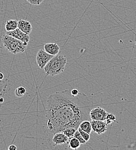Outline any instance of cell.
<instances>
[{"mask_svg":"<svg viewBox=\"0 0 136 150\" xmlns=\"http://www.w3.org/2000/svg\"><path fill=\"white\" fill-rule=\"evenodd\" d=\"M29 4L33 5H39L41 4L44 0H26Z\"/></svg>","mask_w":136,"mask_h":150,"instance_id":"obj_19","label":"cell"},{"mask_svg":"<svg viewBox=\"0 0 136 150\" xmlns=\"http://www.w3.org/2000/svg\"><path fill=\"white\" fill-rule=\"evenodd\" d=\"M90 122L93 131L98 134H101L107 131L108 125L107 124L105 121L91 120Z\"/></svg>","mask_w":136,"mask_h":150,"instance_id":"obj_7","label":"cell"},{"mask_svg":"<svg viewBox=\"0 0 136 150\" xmlns=\"http://www.w3.org/2000/svg\"><path fill=\"white\" fill-rule=\"evenodd\" d=\"M105 122L108 125H111L114 122H117V118L115 115L112 113H108L106 117Z\"/></svg>","mask_w":136,"mask_h":150,"instance_id":"obj_14","label":"cell"},{"mask_svg":"<svg viewBox=\"0 0 136 150\" xmlns=\"http://www.w3.org/2000/svg\"><path fill=\"white\" fill-rule=\"evenodd\" d=\"M79 127L83 131L86 132L89 134H90L92 133V132L93 131L91 122L89 120L83 121L80 124Z\"/></svg>","mask_w":136,"mask_h":150,"instance_id":"obj_12","label":"cell"},{"mask_svg":"<svg viewBox=\"0 0 136 150\" xmlns=\"http://www.w3.org/2000/svg\"><path fill=\"white\" fill-rule=\"evenodd\" d=\"M53 56L46 53L45 50L40 49L36 56V61L38 66L41 69H44L48 62L53 58Z\"/></svg>","mask_w":136,"mask_h":150,"instance_id":"obj_4","label":"cell"},{"mask_svg":"<svg viewBox=\"0 0 136 150\" xmlns=\"http://www.w3.org/2000/svg\"><path fill=\"white\" fill-rule=\"evenodd\" d=\"M26 93V88L23 87V86H20L18 87L15 91V93L16 96L18 97H22Z\"/></svg>","mask_w":136,"mask_h":150,"instance_id":"obj_16","label":"cell"},{"mask_svg":"<svg viewBox=\"0 0 136 150\" xmlns=\"http://www.w3.org/2000/svg\"><path fill=\"white\" fill-rule=\"evenodd\" d=\"M60 50V46L56 43H46L44 45V50L48 54L53 56L58 54Z\"/></svg>","mask_w":136,"mask_h":150,"instance_id":"obj_10","label":"cell"},{"mask_svg":"<svg viewBox=\"0 0 136 150\" xmlns=\"http://www.w3.org/2000/svg\"><path fill=\"white\" fill-rule=\"evenodd\" d=\"M74 137H75V138H77L78 140H79V141L80 142L81 144H86V140L83 138V137L82 136V135L80 134V132H79L78 129L75 132Z\"/></svg>","mask_w":136,"mask_h":150,"instance_id":"obj_18","label":"cell"},{"mask_svg":"<svg viewBox=\"0 0 136 150\" xmlns=\"http://www.w3.org/2000/svg\"><path fill=\"white\" fill-rule=\"evenodd\" d=\"M67 62V57L63 54H57L48 62L44 68L46 76H54L63 73Z\"/></svg>","mask_w":136,"mask_h":150,"instance_id":"obj_2","label":"cell"},{"mask_svg":"<svg viewBox=\"0 0 136 150\" xmlns=\"http://www.w3.org/2000/svg\"><path fill=\"white\" fill-rule=\"evenodd\" d=\"M4 102V99H3L2 98H0V102L2 103V102Z\"/></svg>","mask_w":136,"mask_h":150,"instance_id":"obj_23","label":"cell"},{"mask_svg":"<svg viewBox=\"0 0 136 150\" xmlns=\"http://www.w3.org/2000/svg\"><path fill=\"white\" fill-rule=\"evenodd\" d=\"M78 130L80 132V133L82 135V136L83 137V138L86 140V142H88L90 139V134H89L86 132L83 131L79 127H78Z\"/></svg>","mask_w":136,"mask_h":150,"instance_id":"obj_17","label":"cell"},{"mask_svg":"<svg viewBox=\"0 0 136 150\" xmlns=\"http://www.w3.org/2000/svg\"><path fill=\"white\" fill-rule=\"evenodd\" d=\"M4 77H5L4 75L2 72H0V80H3L4 79Z\"/></svg>","mask_w":136,"mask_h":150,"instance_id":"obj_22","label":"cell"},{"mask_svg":"<svg viewBox=\"0 0 136 150\" xmlns=\"http://www.w3.org/2000/svg\"><path fill=\"white\" fill-rule=\"evenodd\" d=\"M77 129L74 128H68L64 129L63 132L70 139L74 136V134Z\"/></svg>","mask_w":136,"mask_h":150,"instance_id":"obj_15","label":"cell"},{"mask_svg":"<svg viewBox=\"0 0 136 150\" xmlns=\"http://www.w3.org/2000/svg\"><path fill=\"white\" fill-rule=\"evenodd\" d=\"M108 112L104 109L98 106L92 109L90 112V117L91 120L105 121Z\"/></svg>","mask_w":136,"mask_h":150,"instance_id":"obj_6","label":"cell"},{"mask_svg":"<svg viewBox=\"0 0 136 150\" xmlns=\"http://www.w3.org/2000/svg\"><path fill=\"white\" fill-rule=\"evenodd\" d=\"M6 34L21 40L24 43V45L27 46L28 43L30 39L29 35L25 34L24 33L21 31L18 28L14 31H6Z\"/></svg>","mask_w":136,"mask_h":150,"instance_id":"obj_5","label":"cell"},{"mask_svg":"<svg viewBox=\"0 0 136 150\" xmlns=\"http://www.w3.org/2000/svg\"><path fill=\"white\" fill-rule=\"evenodd\" d=\"M93 106L92 102L86 94L79 93L74 95L71 90L50 95L46 108L48 130L54 134L68 128L78 129L83 121H91L90 112Z\"/></svg>","mask_w":136,"mask_h":150,"instance_id":"obj_1","label":"cell"},{"mask_svg":"<svg viewBox=\"0 0 136 150\" xmlns=\"http://www.w3.org/2000/svg\"><path fill=\"white\" fill-rule=\"evenodd\" d=\"M18 148H17L16 146H15L14 144H11L8 147V150H16Z\"/></svg>","mask_w":136,"mask_h":150,"instance_id":"obj_21","label":"cell"},{"mask_svg":"<svg viewBox=\"0 0 136 150\" xmlns=\"http://www.w3.org/2000/svg\"><path fill=\"white\" fill-rule=\"evenodd\" d=\"M70 139L63 132H59L53 134L52 141L56 146H58L68 144Z\"/></svg>","mask_w":136,"mask_h":150,"instance_id":"obj_8","label":"cell"},{"mask_svg":"<svg viewBox=\"0 0 136 150\" xmlns=\"http://www.w3.org/2000/svg\"><path fill=\"white\" fill-rule=\"evenodd\" d=\"M5 28L6 31H14L18 28V21L16 20H9L6 21Z\"/></svg>","mask_w":136,"mask_h":150,"instance_id":"obj_11","label":"cell"},{"mask_svg":"<svg viewBox=\"0 0 136 150\" xmlns=\"http://www.w3.org/2000/svg\"><path fill=\"white\" fill-rule=\"evenodd\" d=\"M127 148L129 149H132V150H136V142L132 143V144H130L129 145H128L127 146Z\"/></svg>","mask_w":136,"mask_h":150,"instance_id":"obj_20","label":"cell"},{"mask_svg":"<svg viewBox=\"0 0 136 150\" xmlns=\"http://www.w3.org/2000/svg\"><path fill=\"white\" fill-rule=\"evenodd\" d=\"M18 28L28 35H30L33 30V27L30 22L22 19H20L18 21Z\"/></svg>","mask_w":136,"mask_h":150,"instance_id":"obj_9","label":"cell"},{"mask_svg":"<svg viewBox=\"0 0 136 150\" xmlns=\"http://www.w3.org/2000/svg\"><path fill=\"white\" fill-rule=\"evenodd\" d=\"M2 42L5 49L14 54L24 52L27 48L21 40L6 34L2 38Z\"/></svg>","mask_w":136,"mask_h":150,"instance_id":"obj_3","label":"cell"},{"mask_svg":"<svg viewBox=\"0 0 136 150\" xmlns=\"http://www.w3.org/2000/svg\"><path fill=\"white\" fill-rule=\"evenodd\" d=\"M80 144L81 143L79 141V140L75 137H73L70 139L68 144V147L73 150H77L78 148L80 147Z\"/></svg>","mask_w":136,"mask_h":150,"instance_id":"obj_13","label":"cell"}]
</instances>
